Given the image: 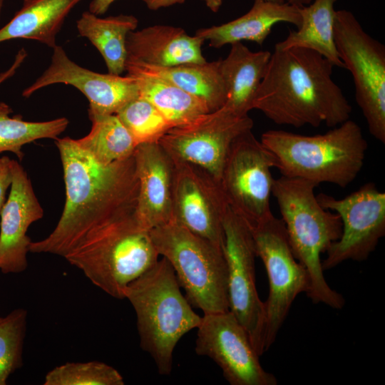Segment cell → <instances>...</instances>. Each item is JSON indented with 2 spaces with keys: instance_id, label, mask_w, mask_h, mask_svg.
<instances>
[{
  "instance_id": "cell-1",
  "label": "cell",
  "mask_w": 385,
  "mask_h": 385,
  "mask_svg": "<svg viewBox=\"0 0 385 385\" xmlns=\"http://www.w3.org/2000/svg\"><path fill=\"white\" fill-rule=\"evenodd\" d=\"M66 189L62 215L45 239L31 242L29 252L65 257L89 232L105 222L135 210L138 181L133 155L103 165L75 139L56 138Z\"/></svg>"
},
{
  "instance_id": "cell-2",
  "label": "cell",
  "mask_w": 385,
  "mask_h": 385,
  "mask_svg": "<svg viewBox=\"0 0 385 385\" xmlns=\"http://www.w3.org/2000/svg\"><path fill=\"white\" fill-rule=\"evenodd\" d=\"M334 65L305 48H274L253 103L277 125L334 128L350 118L351 106L333 81Z\"/></svg>"
},
{
  "instance_id": "cell-3",
  "label": "cell",
  "mask_w": 385,
  "mask_h": 385,
  "mask_svg": "<svg viewBox=\"0 0 385 385\" xmlns=\"http://www.w3.org/2000/svg\"><path fill=\"white\" fill-rule=\"evenodd\" d=\"M318 185L304 179L281 175L274 180L272 194L277 200L292 252L307 272V297L314 304L341 309L345 300L327 282L321 255L339 239L342 222L337 213L319 204L314 193Z\"/></svg>"
},
{
  "instance_id": "cell-4",
  "label": "cell",
  "mask_w": 385,
  "mask_h": 385,
  "mask_svg": "<svg viewBox=\"0 0 385 385\" xmlns=\"http://www.w3.org/2000/svg\"><path fill=\"white\" fill-rule=\"evenodd\" d=\"M260 142L282 175L346 188L361 171L368 144L360 126L349 119L325 133H263Z\"/></svg>"
},
{
  "instance_id": "cell-5",
  "label": "cell",
  "mask_w": 385,
  "mask_h": 385,
  "mask_svg": "<svg viewBox=\"0 0 385 385\" xmlns=\"http://www.w3.org/2000/svg\"><path fill=\"white\" fill-rule=\"evenodd\" d=\"M124 298L135 310L141 349L150 355L160 374L169 375L178 342L202 319L182 294L169 262L163 257L129 283Z\"/></svg>"
},
{
  "instance_id": "cell-6",
  "label": "cell",
  "mask_w": 385,
  "mask_h": 385,
  "mask_svg": "<svg viewBox=\"0 0 385 385\" xmlns=\"http://www.w3.org/2000/svg\"><path fill=\"white\" fill-rule=\"evenodd\" d=\"M134 211L96 227L64 257L93 284L117 299H124L128 284L160 256L150 231L138 223Z\"/></svg>"
},
{
  "instance_id": "cell-7",
  "label": "cell",
  "mask_w": 385,
  "mask_h": 385,
  "mask_svg": "<svg viewBox=\"0 0 385 385\" xmlns=\"http://www.w3.org/2000/svg\"><path fill=\"white\" fill-rule=\"evenodd\" d=\"M150 235L191 305L204 314L229 310L227 269L222 249L173 220L152 229Z\"/></svg>"
},
{
  "instance_id": "cell-8",
  "label": "cell",
  "mask_w": 385,
  "mask_h": 385,
  "mask_svg": "<svg viewBox=\"0 0 385 385\" xmlns=\"http://www.w3.org/2000/svg\"><path fill=\"white\" fill-rule=\"evenodd\" d=\"M334 43L344 68L351 73L356 101L370 134L385 143V47L367 34L349 11H336Z\"/></svg>"
},
{
  "instance_id": "cell-9",
  "label": "cell",
  "mask_w": 385,
  "mask_h": 385,
  "mask_svg": "<svg viewBox=\"0 0 385 385\" xmlns=\"http://www.w3.org/2000/svg\"><path fill=\"white\" fill-rule=\"evenodd\" d=\"M249 227L257 257L262 260L269 281V294L264 302V347L267 351L275 342L296 297L307 292L309 279L292 252L282 219L272 214Z\"/></svg>"
},
{
  "instance_id": "cell-10",
  "label": "cell",
  "mask_w": 385,
  "mask_h": 385,
  "mask_svg": "<svg viewBox=\"0 0 385 385\" xmlns=\"http://www.w3.org/2000/svg\"><path fill=\"white\" fill-rule=\"evenodd\" d=\"M274 166L272 155L252 130L232 145L219 183L228 206L249 226L272 215L271 169Z\"/></svg>"
},
{
  "instance_id": "cell-11",
  "label": "cell",
  "mask_w": 385,
  "mask_h": 385,
  "mask_svg": "<svg viewBox=\"0 0 385 385\" xmlns=\"http://www.w3.org/2000/svg\"><path fill=\"white\" fill-rule=\"evenodd\" d=\"M223 253L227 269L229 310L245 329L260 356L264 347L265 304L255 282V242L250 227L227 206L223 217Z\"/></svg>"
},
{
  "instance_id": "cell-12",
  "label": "cell",
  "mask_w": 385,
  "mask_h": 385,
  "mask_svg": "<svg viewBox=\"0 0 385 385\" xmlns=\"http://www.w3.org/2000/svg\"><path fill=\"white\" fill-rule=\"evenodd\" d=\"M252 127L248 114L238 115L224 106L170 128L158 143L173 160L195 165L220 183L232 145Z\"/></svg>"
},
{
  "instance_id": "cell-13",
  "label": "cell",
  "mask_w": 385,
  "mask_h": 385,
  "mask_svg": "<svg viewBox=\"0 0 385 385\" xmlns=\"http://www.w3.org/2000/svg\"><path fill=\"white\" fill-rule=\"evenodd\" d=\"M317 198L324 209L337 213L342 222L341 237L329 247L322 261L323 270L346 260H366L385 235V193L369 182L344 198L325 193Z\"/></svg>"
},
{
  "instance_id": "cell-14",
  "label": "cell",
  "mask_w": 385,
  "mask_h": 385,
  "mask_svg": "<svg viewBox=\"0 0 385 385\" xmlns=\"http://www.w3.org/2000/svg\"><path fill=\"white\" fill-rule=\"evenodd\" d=\"M195 351L210 358L231 385H276L265 371L249 336L230 311L204 314L197 328Z\"/></svg>"
},
{
  "instance_id": "cell-15",
  "label": "cell",
  "mask_w": 385,
  "mask_h": 385,
  "mask_svg": "<svg viewBox=\"0 0 385 385\" xmlns=\"http://www.w3.org/2000/svg\"><path fill=\"white\" fill-rule=\"evenodd\" d=\"M173 161V220L222 250L228 205L219 183L195 165Z\"/></svg>"
},
{
  "instance_id": "cell-16",
  "label": "cell",
  "mask_w": 385,
  "mask_h": 385,
  "mask_svg": "<svg viewBox=\"0 0 385 385\" xmlns=\"http://www.w3.org/2000/svg\"><path fill=\"white\" fill-rule=\"evenodd\" d=\"M56 83L78 89L89 102L88 115L116 114L139 96L136 80L132 76L100 73L81 67L58 45L53 48L49 66L24 90L22 96L29 98L37 91Z\"/></svg>"
},
{
  "instance_id": "cell-17",
  "label": "cell",
  "mask_w": 385,
  "mask_h": 385,
  "mask_svg": "<svg viewBox=\"0 0 385 385\" xmlns=\"http://www.w3.org/2000/svg\"><path fill=\"white\" fill-rule=\"evenodd\" d=\"M43 216V210L26 172L14 160L11 190L0 214V271L3 274H18L26 270L32 242L26 232L30 225Z\"/></svg>"
},
{
  "instance_id": "cell-18",
  "label": "cell",
  "mask_w": 385,
  "mask_h": 385,
  "mask_svg": "<svg viewBox=\"0 0 385 385\" xmlns=\"http://www.w3.org/2000/svg\"><path fill=\"white\" fill-rule=\"evenodd\" d=\"M133 157L138 181L134 214L150 231L173 220L175 163L158 142L138 145Z\"/></svg>"
},
{
  "instance_id": "cell-19",
  "label": "cell",
  "mask_w": 385,
  "mask_h": 385,
  "mask_svg": "<svg viewBox=\"0 0 385 385\" xmlns=\"http://www.w3.org/2000/svg\"><path fill=\"white\" fill-rule=\"evenodd\" d=\"M204 42L180 27L150 26L128 34L127 58L157 67L203 63L207 61L201 49Z\"/></svg>"
},
{
  "instance_id": "cell-20",
  "label": "cell",
  "mask_w": 385,
  "mask_h": 385,
  "mask_svg": "<svg viewBox=\"0 0 385 385\" xmlns=\"http://www.w3.org/2000/svg\"><path fill=\"white\" fill-rule=\"evenodd\" d=\"M280 22L289 23L298 28L301 24L299 7L288 2L255 0L250 10L242 16L225 24L200 29L195 35L215 48L242 41L262 45L272 27Z\"/></svg>"
},
{
  "instance_id": "cell-21",
  "label": "cell",
  "mask_w": 385,
  "mask_h": 385,
  "mask_svg": "<svg viewBox=\"0 0 385 385\" xmlns=\"http://www.w3.org/2000/svg\"><path fill=\"white\" fill-rule=\"evenodd\" d=\"M271 53L268 51L253 52L242 42L231 44L227 56L220 62L227 95L226 107L240 115H247L253 109Z\"/></svg>"
},
{
  "instance_id": "cell-22",
  "label": "cell",
  "mask_w": 385,
  "mask_h": 385,
  "mask_svg": "<svg viewBox=\"0 0 385 385\" xmlns=\"http://www.w3.org/2000/svg\"><path fill=\"white\" fill-rule=\"evenodd\" d=\"M81 0H23L21 8L0 29V43L16 38L53 48L66 18Z\"/></svg>"
},
{
  "instance_id": "cell-23",
  "label": "cell",
  "mask_w": 385,
  "mask_h": 385,
  "mask_svg": "<svg viewBox=\"0 0 385 385\" xmlns=\"http://www.w3.org/2000/svg\"><path fill=\"white\" fill-rule=\"evenodd\" d=\"M220 62V59L203 63L157 67L127 58L125 71H139L164 78L202 101L211 112L224 106L227 98Z\"/></svg>"
},
{
  "instance_id": "cell-24",
  "label": "cell",
  "mask_w": 385,
  "mask_h": 385,
  "mask_svg": "<svg viewBox=\"0 0 385 385\" xmlns=\"http://www.w3.org/2000/svg\"><path fill=\"white\" fill-rule=\"evenodd\" d=\"M138 24L133 15L101 18L87 11L77 20L76 28L79 35L88 39L101 54L108 73L120 75L125 71L127 36Z\"/></svg>"
},
{
  "instance_id": "cell-25",
  "label": "cell",
  "mask_w": 385,
  "mask_h": 385,
  "mask_svg": "<svg viewBox=\"0 0 385 385\" xmlns=\"http://www.w3.org/2000/svg\"><path fill=\"white\" fill-rule=\"evenodd\" d=\"M337 0H314L299 7L301 24L296 31H289L287 38L274 48L286 49L302 47L313 50L331 61L334 66L344 68L340 60L334 38V24Z\"/></svg>"
},
{
  "instance_id": "cell-26",
  "label": "cell",
  "mask_w": 385,
  "mask_h": 385,
  "mask_svg": "<svg viewBox=\"0 0 385 385\" xmlns=\"http://www.w3.org/2000/svg\"><path fill=\"white\" fill-rule=\"evenodd\" d=\"M136 80L139 96L150 102L172 127L185 125L210 112L197 98L158 76L135 70H126Z\"/></svg>"
},
{
  "instance_id": "cell-27",
  "label": "cell",
  "mask_w": 385,
  "mask_h": 385,
  "mask_svg": "<svg viewBox=\"0 0 385 385\" xmlns=\"http://www.w3.org/2000/svg\"><path fill=\"white\" fill-rule=\"evenodd\" d=\"M90 133L76 140L98 163L108 165L132 156L137 147L133 138L116 114L90 115Z\"/></svg>"
},
{
  "instance_id": "cell-28",
  "label": "cell",
  "mask_w": 385,
  "mask_h": 385,
  "mask_svg": "<svg viewBox=\"0 0 385 385\" xmlns=\"http://www.w3.org/2000/svg\"><path fill=\"white\" fill-rule=\"evenodd\" d=\"M11 107L5 103L0 107V153L9 151L21 160L24 145L42 138L56 139L68 125L66 118L48 121H25L21 116L10 117Z\"/></svg>"
},
{
  "instance_id": "cell-29",
  "label": "cell",
  "mask_w": 385,
  "mask_h": 385,
  "mask_svg": "<svg viewBox=\"0 0 385 385\" xmlns=\"http://www.w3.org/2000/svg\"><path fill=\"white\" fill-rule=\"evenodd\" d=\"M137 145L157 143L172 125L148 100L138 96L116 113Z\"/></svg>"
},
{
  "instance_id": "cell-30",
  "label": "cell",
  "mask_w": 385,
  "mask_h": 385,
  "mask_svg": "<svg viewBox=\"0 0 385 385\" xmlns=\"http://www.w3.org/2000/svg\"><path fill=\"white\" fill-rule=\"evenodd\" d=\"M27 317L24 308L0 315V385H6L10 375L23 365Z\"/></svg>"
},
{
  "instance_id": "cell-31",
  "label": "cell",
  "mask_w": 385,
  "mask_h": 385,
  "mask_svg": "<svg viewBox=\"0 0 385 385\" xmlns=\"http://www.w3.org/2000/svg\"><path fill=\"white\" fill-rule=\"evenodd\" d=\"M122 375L101 361L67 362L50 370L44 385H123Z\"/></svg>"
},
{
  "instance_id": "cell-32",
  "label": "cell",
  "mask_w": 385,
  "mask_h": 385,
  "mask_svg": "<svg viewBox=\"0 0 385 385\" xmlns=\"http://www.w3.org/2000/svg\"><path fill=\"white\" fill-rule=\"evenodd\" d=\"M13 160L8 156L0 158V214L6 202V193L13 178Z\"/></svg>"
},
{
  "instance_id": "cell-33",
  "label": "cell",
  "mask_w": 385,
  "mask_h": 385,
  "mask_svg": "<svg viewBox=\"0 0 385 385\" xmlns=\"http://www.w3.org/2000/svg\"><path fill=\"white\" fill-rule=\"evenodd\" d=\"M27 55V51L24 48H21L19 50L15 56L14 61L11 66L5 71L0 73V85L9 78H11L16 73L18 68L25 61ZM4 104L5 103L0 102V107Z\"/></svg>"
},
{
  "instance_id": "cell-34",
  "label": "cell",
  "mask_w": 385,
  "mask_h": 385,
  "mask_svg": "<svg viewBox=\"0 0 385 385\" xmlns=\"http://www.w3.org/2000/svg\"><path fill=\"white\" fill-rule=\"evenodd\" d=\"M115 1L116 0H91L88 6V11L97 16L103 15Z\"/></svg>"
},
{
  "instance_id": "cell-35",
  "label": "cell",
  "mask_w": 385,
  "mask_h": 385,
  "mask_svg": "<svg viewBox=\"0 0 385 385\" xmlns=\"http://www.w3.org/2000/svg\"><path fill=\"white\" fill-rule=\"evenodd\" d=\"M185 0H143L146 6L153 11H156L162 8L169 7L175 4H181Z\"/></svg>"
},
{
  "instance_id": "cell-36",
  "label": "cell",
  "mask_w": 385,
  "mask_h": 385,
  "mask_svg": "<svg viewBox=\"0 0 385 385\" xmlns=\"http://www.w3.org/2000/svg\"><path fill=\"white\" fill-rule=\"evenodd\" d=\"M212 12H217L222 4V0H202Z\"/></svg>"
},
{
  "instance_id": "cell-37",
  "label": "cell",
  "mask_w": 385,
  "mask_h": 385,
  "mask_svg": "<svg viewBox=\"0 0 385 385\" xmlns=\"http://www.w3.org/2000/svg\"><path fill=\"white\" fill-rule=\"evenodd\" d=\"M313 0H287V2L301 7L309 4Z\"/></svg>"
},
{
  "instance_id": "cell-38",
  "label": "cell",
  "mask_w": 385,
  "mask_h": 385,
  "mask_svg": "<svg viewBox=\"0 0 385 385\" xmlns=\"http://www.w3.org/2000/svg\"><path fill=\"white\" fill-rule=\"evenodd\" d=\"M267 1H270L273 3H278V4H282L287 2V0H265Z\"/></svg>"
},
{
  "instance_id": "cell-39",
  "label": "cell",
  "mask_w": 385,
  "mask_h": 385,
  "mask_svg": "<svg viewBox=\"0 0 385 385\" xmlns=\"http://www.w3.org/2000/svg\"><path fill=\"white\" fill-rule=\"evenodd\" d=\"M4 0H0V18H1V15L3 6H4Z\"/></svg>"
}]
</instances>
